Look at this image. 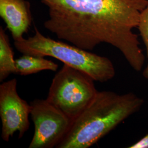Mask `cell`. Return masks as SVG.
I'll return each instance as SVG.
<instances>
[{"label": "cell", "mask_w": 148, "mask_h": 148, "mask_svg": "<svg viewBox=\"0 0 148 148\" xmlns=\"http://www.w3.org/2000/svg\"><path fill=\"white\" fill-rule=\"evenodd\" d=\"M48 8L45 27L60 40L86 51L101 43L118 49L133 69L145 63L137 28L148 0H41Z\"/></svg>", "instance_id": "obj_1"}, {"label": "cell", "mask_w": 148, "mask_h": 148, "mask_svg": "<svg viewBox=\"0 0 148 148\" xmlns=\"http://www.w3.org/2000/svg\"><path fill=\"white\" fill-rule=\"evenodd\" d=\"M144 103L143 98L132 92L98 91L56 148H90L139 111Z\"/></svg>", "instance_id": "obj_2"}, {"label": "cell", "mask_w": 148, "mask_h": 148, "mask_svg": "<svg viewBox=\"0 0 148 148\" xmlns=\"http://www.w3.org/2000/svg\"><path fill=\"white\" fill-rule=\"evenodd\" d=\"M14 45L23 54L53 57L88 74L95 81L106 82L115 75L114 65L108 58L46 37L36 27L34 36L14 41Z\"/></svg>", "instance_id": "obj_3"}, {"label": "cell", "mask_w": 148, "mask_h": 148, "mask_svg": "<svg viewBox=\"0 0 148 148\" xmlns=\"http://www.w3.org/2000/svg\"><path fill=\"white\" fill-rule=\"evenodd\" d=\"M94 82L88 74L64 64L53 77L46 101L73 121L97 93Z\"/></svg>", "instance_id": "obj_4"}, {"label": "cell", "mask_w": 148, "mask_h": 148, "mask_svg": "<svg viewBox=\"0 0 148 148\" xmlns=\"http://www.w3.org/2000/svg\"><path fill=\"white\" fill-rule=\"evenodd\" d=\"M30 104L35 130L29 148H56L68 132L73 121L46 99H36Z\"/></svg>", "instance_id": "obj_5"}, {"label": "cell", "mask_w": 148, "mask_h": 148, "mask_svg": "<svg viewBox=\"0 0 148 148\" xmlns=\"http://www.w3.org/2000/svg\"><path fill=\"white\" fill-rule=\"evenodd\" d=\"M31 106L23 99L17 92L16 79L0 85V117L2 123L1 138L8 142L15 133L23 137L29 129Z\"/></svg>", "instance_id": "obj_6"}, {"label": "cell", "mask_w": 148, "mask_h": 148, "mask_svg": "<svg viewBox=\"0 0 148 148\" xmlns=\"http://www.w3.org/2000/svg\"><path fill=\"white\" fill-rule=\"evenodd\" d=\"M0 16L14 41L22 38L32 24L30 3L25 0H0Z\"/></svg>", "instance_id": "obj_7"}, {"label": "cell", "mask_w": 148, "mask_h": 148, "mask_svg": "<svg viewBox=\"0 0 148 148\" xmlns=\"http://www.w3.org/2000/svg\"><path fill=\"white\" fill-rule=\"evenodd\" d=\"M16 74L21 76H27L35 74L43 70L56 71L58 65L53 61L42 57L23 54L16 59Z\"/></svg>", "instance_id": "obj_8"}, {"label": "cell", "mask_w": 148, "mask_h": 148, "mask_svg": "<svg viewBox=\"0 0 148 148\" xmlns=\"http://www.w3.org/2000/svg\"><path fill=\"white\" fill-rule=\"evenodd\" d=\"M16 60L8 35L0 27V81L2 82L11 74H16Z\"/></svg>", "instance_id": "obj_9"}, {"label": "cell", "mask_w": 148, "mask_h": 148, "mask_svg": "<svg viewBox=\"0 0 148 148\" xmlns=\"http://www.w3.org/2000/svg\"><path fill=\"white\" fill-rule=\"evenodd\" d=\"M137 28L146 48L148 59V5L140 14ZM143 76L148 79V60L146 67L143 70Z\"/></svg>", "instance_id": "obj_10"}, {"label": "cell", "mask_w": 148, "mask_h": 148, "mask_svg": "<svg viewBox=\"0 0 148 148\" xmlns=\"http://www.w3.org/2000/svg\"><path fill=\"white\" fill-rule=\"evenodd\" d=\"M128 148H148V134Z\"/></svg>", "instance_id": "obj_11"}]
</instances>
